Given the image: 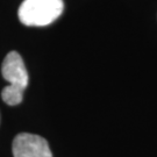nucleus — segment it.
Instances as JSON below:
<instances>
[{"instance_id":"1","label":"nucleus","mask_w":157,"mask_h":157,"mask_svg":"<svg viewBox=\"0 0 157 157\" xmlns=\"http://www.w3.org/2000/svg\"><path fill=\"white\" fill-rule=\"evenodd\" d=\"M2 77L10 83L4 87L1 98L7 105H19L23 98V92L28 85L29 78L22 57L17 51H11L6 55L1 67Z\"/></svg>"},{"instance_id":"3","label":"nucleus","mask_w":157,"mask_h":157,"mask_svg":"<svg viewBox=\"0 0 157 157\" xmlns=\"http://www.w3.org/2000/svg\"><path fill=\"white\" fill-rule=\"evenodd\" d=\"M14 157H52L49 144L42 136L21 133L15 136L12 144Z\"/></svg>"},{"instance_id":"2","label":"nucleus","mask_w":157,"mask_h":157,"mask_svg":"<svg viewBox=\"0 0 157 157\" xmlns=\"http://www.w3.org/2000/svg\"><path fill=\"white\" fill-rule=\"evenodd\" d=\"M63 0H23L19 8V20L25 26L43 27L62 14Z\"/></svg>"}]
</instances>
